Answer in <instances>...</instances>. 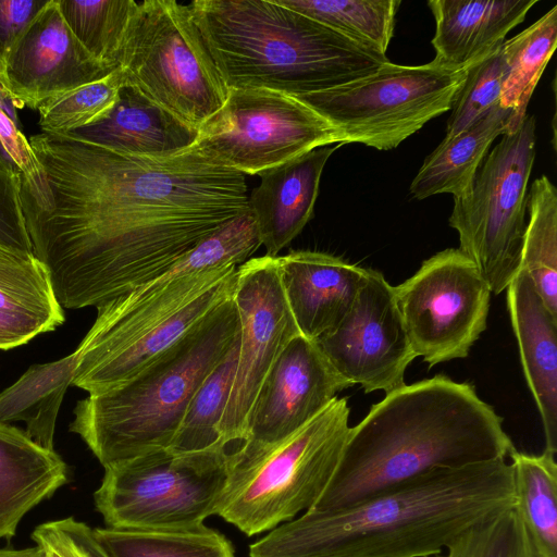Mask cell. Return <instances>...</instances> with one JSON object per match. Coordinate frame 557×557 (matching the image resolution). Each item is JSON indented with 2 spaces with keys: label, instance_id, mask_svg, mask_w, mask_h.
Wrapping results in <instances>:
<instances>
[{
  "label": "cell",
  "instance_id": "cell-39",
  "mask_svg": "<svg viewBox=\"0 0 557 557\" xmlns=\"http://www.w3.org/2000/svg\"><path fill=\"white\" fill-rule=\"evenodd\" d=\"M45 2L0 0V57Z\"/></svg>",
  "mask_w": 557,
  "mask_h": 557
},
{
  "label": "cell",
  "instance_id": "cell-4",
  "mask_svg": "<svg viewBox=\"0 0 557 557\" xmlns=\"http://www.w3.org/2000/svg\"><path fill=\"white\" fill-rule=\"evenodd\" d=\"M188 7L228 89L296 97L359 79L389 61L275 0H195Z\"/></svg>",
  "mask_w": 557,
  "mask_h": 557
},
{
  "label": "cell",
  "instance_id": "cell-35",
  "mask_svg": "<svg viewBox=\"0 0 557 557\" xmlns=\"http://www.w3.org/2000/svg\"><path fill=\"white\" fill-rule=\"evenodd\" d=\"M446 550L445 557H539L516 505L478 521Z\"/></svg>",
  "mask_w": 557,
  "mask_h": 557
},
{
  "label": "cell",
  "instance_id": "cell-16",
  "mask_svg": "<svg viewBox=\"0 0 557 557\" xmlns=\"http://www.w3.org/2000/svg\"><path fill=\"white\" fill-rule=\"evenodd\" d=\"M352 385L330 364L315 341L294 337L267 375L252 408L245 443L233 458L238 472L296 433Z\"/></svg>",
  "mask_w": 557,
  "mask_h": 557
},
{
  "label": "cell",
  "instance_id": "cell-26",
  "mask_svg": "<svg viewBox=\"0 0 557 557\" xmlns=\"http://www.w3.org/2000/svg\"><path fill=\"white\" fill-rule=\"evenodd\" d=\"M76 349L59 360L30 366L0 393V421H24L26 435L40 447L53 449L57 417L72 384Z\"/></svg>",
  "mask_w": 557,
  "mask_h": 557
},
{
  "label": "cell",
  "instance_id": "cell-33",
  "mask_svg": "<svg viewBox=\"0 0 557 557\" xmlns=\"http://www.w3.org/2000/svg\"><path fill=\"white\" fill-rule=\"evenodd\" d=\"M238 341L194 394L170 450L183 454L224 447L218 429L234 382Z\"/></svg>",
  "mask_w": 557,
  "mask_h": 557
},
{
  "label": "cell",
  "instance_id": "cell-20",
  "mask_svg": "<svg viewBox=\"0 0 557 557\" xmlns=\"http://www.w3.org/2000/svg\"><path fill=\"white\" fill-rule=\"evenodd\" d=\"M507 289V306L527 384L545 435V451L557 453V318L528 273L520 269Z\"/></svg>",
  "mask_w": 557,
  "mask_h": 557
},
{
  "label": "cell",
  "instance_id": "cell-22",
  "mask_svg": "<svg viewBox=\"0 0 557 557\" xmlns=\"http://www.w3.org/2000/svg\"><path fill=\"white\" fill-rule=\"evenodd\" d=\"M72 134L131 154L164 157L195 146L199 129L125 82L106 119Z\"/></svg>",
  "mask_w": 557,
  "mask_h": 557
},
{
  "label": "cell",
  "instance_id": "cell-11",
  "mask_svg": "<svg viewBox=\"0 0 557 557\" xmlns=\"http://www.w3.org/2000/svg\"><path fill=\"white\" fill-rule=\"evenodd\" d=\"M466 74L467 69L450 71L432 62L388 61L359 79L295 98L332 124L344 144L391 150L450 110Z\"/></svg>",
  "mask_w": 557,
  "mask_h": 557
},
{
  "label": "cell",
  "instance_id": "cell-31",
  "mask_svg": "<svg viewBox=\"0 0 557 557\" xmlns=\"http://www.w3.org/2000/svg\"><path fill=\"white\" fill-rule=\"evenodd\" d=\"M355 44L385 55L399 0H275Z\"/></svg>",
  "mask_w": 557,
  "mask_h": 557
},
{
  "label": "cell",
  "instance_id": "cell-36",
  "mask_svg": "<svg viewBox=\"0 0 557 557\" xmlns=\"http://www.w3.org/2000/svg\"><path fill=\"white\" fill-rule=\"evenodd\" d=\"M502 45L467 69L466 78L449 110L445 137L460 134L499 106L504 82Z\"/></svg>",
  "mask_w": 557,
  "mask_h": 557
},
{
  "label": "cell",
  "instance_id": "cell-5",
  "mask_svg": "<svg viewBox=\"0 0 557 557\" xmlns=\"http://www.w3.org/2000/svg\"><path fill=\"white\" fill-rule=\"evenodd\" d=\"M238 338L232 295L134 379L79 400L70 431L103 468L169 448L194 394Z\"/></svg>",
  "mask_w": 557,
  "mask_h": 557
},
{
  "label": "cell",
  "instance_id": "cell-30",
  "mask_svg": "<svg viewBox=\"0 0 557 557\" xmlns=\"http://www.w3.org/2000/svg\"><path fill=\"white\" fill-rule=\"evenodd\" d=\"M108 557H234L232 543L201 524L182 530L92 529Z\"/></svg>",
  "mask_w": 557,
  "mask_h": 557
},
{
  "label": "cell",
  "instance_id": "cell-9",
  "mask_svg": "<svg viewBox=\"0 0 557 557\" xmlns=\"http://www.w3.org/2000/svg\"><path fill=\"white\" fill-rule=\"evenodd\" d=\"M119 69L127 84L197 129L228 96L189 7L174 0L138 2Z\"/></svg>",
  "mask_w": 557,
  "mask_h": 557
},
{
  "label": "cell",
  "instance_id": "cell-2",
  "mask_svg": "<svg viewBox=\"0 0 557 557\" xmlns=\"http://www.w3.org/2000/svg\"><path fill=\"white\" fill-rule=\"evenodd\" d=\"M516 505L506 459L437 468L357 505L306 511L249 546V557L438 556L478 521Z\"/></svg>",
  "mask_w": 557,
  "mask_h": 557
},
{
  "label": "cell",
  "instance_id": "cell-43",
  "mask_svg": "<svg viewBox=\"0 0 557 557\" xmlns=\"http://www.w3.org/2000/svg\"><path fill=\"white\" fill-rule=\"evenodd\" d=\"M435 557H440V556H435Z\"/></svg>",
  "mask_w": 557,
  "mask_h": 557
},
{
  "label": "cell",
  "instance_id": "cell-24",
  "mask_svg": "<svg viewBox=\"0 0 557 557\" xmlns=\"http://www.w3.org/2000/svg\"><path fill=\"white\" fill-rule=\"evenodd\" d=\"M67 480V467L54 450L0 421V539L10 541L22 518Z\"/></svg>",
  "mask_w": 557,
  "mask_h": 557
},
{
  "label": "cell",
  "instance_id": "cell-14",
  "mask_svg": "<svg viewBox=\"0 0 557 557\" xmlns=\"http://www.w3.org/2000/svg\"><path fill=\"white\" fill-rule=\"evenodd\" d=\"M233 299L239 318L238 358L218 431L223 446L235 457L245 443L267 375L300 332L285 297L277 257L264 255L239 265Z\"/></svg>",
  "mask_w": 557,
  "mask_h": 557
},
{
  "label": "cell",
  "instance_id": "cell-23",
  "mask_svg": "<svg viewBox=\"0 0 557 557\" xmlns=\"http://www.w3.org/2000/svg\"><path fill=\"white\" fill-rule=\"evenodd\" d=\"M63 322L45 265L34 253L0 245V349L24 345Z\"/></svg>",
  "mask_w": 557,
  "mask_h": 557
},
{
  "label": "cell",
  "instance_id": "cell-40",
  "mask_svg": "<svg viewBox=\"0 0 557 557\" xmlns=\"http://www.w3.org/2000/svg\"><path fill=\"white\" fill-rule=\"evenodd\" d=\"M32 539L41 549L44 557H86L61 520L39 524L33 531Z\"/></svg>",
  "mask_w": 557,
  "mask_h": 557
},
{
  "label": "cell",
  "instance_id": "cell-10",
  "mask_svg": "<svg viewBox=\"0 0 557 557\" xmlns=\"http://www.w3.org/2000/svg\"><path fill=\"white\" fill-rule=\"evenodd\" d=\"M535 139V119L527 115L488 151L469 193L454 198L449 225L459 235V250L495 294L520 271Z\"/></svg>",
  "mask_w": 557,
  "mask_h": 557
},
{
  "label": "cell",
  "instance_id": "cell-7",
  "mask_svg": "<svg viewBox=\"0 0 557 557\" xmlns=\"http://www.w3.org/2000/svg\"><path fill=\"white\" fill-rule=\"evenodd\" d=\"M349 412L347 398L336 397L296 433L231 473L215 515L252 536L310 510L337 468Z\"/></svg>",
  "mask_w": 557,
  "mask_h": 557
},
{
  "label": "cell",
  "instance_id": "cell-18",
  "mask_svg": "<svg viewBox=\"0 0 557 557\" xmlns=\"http://www.w3.org/2000/svg\"><path fill=\"white\" fill-rule=\"evenodd\" d=\"M277 258L296 325L311 341L342 322L368 276V269L325 252L294 250Z\"/></svg>",
  "mask_w": 557,
  "mask_h": 557
},
{
  "label": "cell",
  "instance_id": "cell-42",
  "mask_svg": "<svg viewBox=\"0 0 557 557\" xmlns=\"http://www.w3.org/2000/svg\"><path fill=\"white\" fill-rule=\"evenodd\" d=\"M0 557H44V554L36 545L24 549H0Z\"/></svg>",
  "mask_w": 557,
  "mask_h": 557
},
{
  "label": "cell",
  "instance_id": "cell-19",
  "mask_svg": "<svg viewBox=\"0 0 557 557\" xmlns=\"http://www.w3.org/2000/svg\"><path fill=\"white\" fill-rule=\"evenodd\" d=\"M341 146L315 148L258 174L261 181L248 195V209L265 256L277 257L311 220L323 169Z\"/></svg>",
  "mask_w": 557,
  "mask_h": 557
},
{
  "label": "cell",
  "instance_id": "cell-25",
  "mask_svg": "<svg viewBox=\"0 0 557 557\" xmlns=\"http://www.w3.org/2000/svg\"><path fill=\"white\" fill-rule=\"evenodd\" d=\"M511 111L497 106L454 137H444L424 159L409 191L418 200L450 194L467 195L493 141L508 133Z\"/></svg>",
  "mask_w": 557,
  "mask_h": 557
},
{
  "label": "cell",
  "instance_id": "cell-37",
  "mask_svg": "<svg viewBox=\"0 0 557 557\" xmlns=\"http://www.w3.org/2000/svg\"><path fill=\"white\" fill-rule=\"evenodd\" d=\"M0 245L33 252L23 175L0 156Z\"/></svg>",
  "mask_w": 557,
  "mask_h": 557
},
{
  "label": "cell",
  "instance_id": "cell-41",
  "mask_svg": "<svg viewBox=\"0 0 557 557\" xmlns=\"http://www.w3.org/2000/svg\"><path fill=\"white\" fill-rule=\"evenodd\" d=\"M61 523L86 557H108L94 537L92 529L73 517L61 519Z\"/></svg>",
  "mask_w": 557,
  "mask_h": 557
},
{
  "label": "cell",
  "instance_id": "cell-27",
  "mask_svg": "<svg viewBox=\"0 0 557 557\" xmlns=\"http://www.w3.org/2000/svg\"><path fill=\"white\" fill-rule=\"evenodd\" d=\"M557 46V7L502 45L504 82L499 106L511 111L508 133L527 116L532 94Z\"/></svg>",
  "mask_w": 557,
  "mask_h": 557
},
{
  "label": "cell",
  "instance_id": "cell-34",
  "mask_svg": "<svg viewBox=\"0 0 557 557\" xmlns=\"http://www.w3.org/2000/svg\"><path fill=\"white\" fill-rule=\"evenodd\" d=\"M121 69L107 76L49 99L38 109L44 133L70 134L106 119L114 108L125 84Z\"/></svg>",
  "mask_w": 557,
  "mask_h": 557
},
{
  "label": "cell",
  "instance_id": "cell-13",
  "mask_svg": "<svg viewBox=\"0 0 557 557\" xmlns=\"http://www.w3.org/2000/svg\"><path fill=\"white\" fill-rule=\"evenodd\" d=\"M491 289L459 249L424 260L394 286L396 304L416 357L432 368L465 358L487 325Z\"/></svg>",
  "mask_w": 557,
  "mask_h": 557
},
{
  "label": "cell",
  "instance_id": "cell-38",
  "mask_svg": "<svg viewBox=\"0 0 557 557\" xmlns=\"http://www.w3.org/2000/svg\"><path fill=\"white\" fill-rule=\"evenodd\" d=\"M0 144L23 175L24 187L36 183L40 176V168L28 139L16 127L13 120L0 104Z\"/></svg>",
  "mask_w": 557,
  "mask_h": 557
},
{
  "label": "cell",
  "instance_id": "cell-8",
  "mask_svg": "<svg viewBox=\"0 0 557 557\" xmlns=\"http://www.w3.org/2000/svg\"><path fill=\"white\" fill-rule=\"evenodd\" d=\"M224 447L153 450L104 468L94 498L107 528L182 530L215 515L232 471Z\"/></svg>",
  "mask_w": 557,
  "mask_h": 557
},
{
  "label": "cell",
  "instance_id": "cell-12",
  "mask_svg": "<svg viewBox=\"0 0 557 557\" xmlns=\"http://www.w3.org/2000/svg\"><path fill=\"white\" fill-rule=\"evenodd\" d=\"M333 144L345 145L341 134L297 98L265 88H232L199 128L195 146L230 169L255 175Z\"/></svg>",
  "mask_w": 557,
  "mask_h": 557
},
{
  "label": "cell",
  "instance_id": "cell-6",
  "mask_svg": "<svg viewBox=\"0 0 557 557\" xmlns=\"http://www.w3.org/2000/svg\"><path fill=\"white\" fill-rule=\"evenodd\" d=\"M237 268L185 275L171 268L98 307L72 384L96 395L134 379L233 295Z\"/></svg>",
  "mask_w": 557,
  "mask_h": 557
},
{
  "label": "cell",
  "instance_id": "cell-1",
  "mask_svg": "<svg viewBox=\"0 0 557 557\" xmlns=\"http://www.w3.org/2000/svg\"><path fill=\"white\" fill-rule=\"evenodd\" d=\"M28 141L41 174L24 187L27 228L62 308L129 293L249 211L245 175L196 146L145 157L72 133Z\"/></svg>",
  "mask_w": 557,
  "mask_h": 557
},
{
  "label": "cell",
  "instance_id": "cell-29",
  "mask_svg": "<svg viewBox=\"0 0 557 557\" xmlns=\"http://www.w3.org/2000/svg\"><path fill=\"white\" fill-rule=\"evenodd\" d=\"M527 212L520 269L528 273L548 311L557 318V189L547 176L532 183Z\"/></svg>",
  "mask_w": 557,
  "mask_h": 557
},
{
  "label": "cell",
  "instance_id": "cell-32",
  "mask_svg": "<svg viewBox=\"0 0 557 557\" xmlns=\"http://www.w3.org/2000/svg\"><path fill=\"white\" fill-rule=\"evenodd\" d=\"M73 35L110 70L119 69L123 46L138 2L133 0H58Z\"/></svg>",
  "mask_w": 557,
  "mask_h": 557
},
{
  "label": "cell",
  "instance_id": "cell-28",
  "mask_svg": "<svg viewBox=\"0 0 557 557\" xmlns=\"http://www.w3.org/2000/svg\"><path fill=\"white\" fill-rule=\"evenodd\" d=\"M516 507L539 557H557V463L555 455L515 449L509 455Z\"/></svg>",
  "mask_w": 557,
  "mask_h": 557
},
{
  "label": "cell",
  "instance_id": "cell-21",
  "mask_svg": "<svg viewBox=\"0 0 557 557\" xmlns=\"http://www.w3.org/2000/svg\"><path fill=\"white\" fill-rule=\"evenodd\" d=\"M539 0H431L433 64L466 70L498 48Z\"/></svg>",
  "mask_w": 557,
  "mask_h": 557
},
{
  "label": "cell",
  "instance_id": "cell-17",
  "mask_svg": "<svg viewBox=\"0 0 557 557\" xmlns=\"http://www.w3.org/2000/svg\"><path fill=\"white\" fill-rule=\"evenodd\" d=\"M110 70L81 45L58 0L46 1L0 57V91L14 107L49 99L100 79Z\"/></svg>",
  "mask_w": 557,
  "mask_h": 557
},
{
  "label": "cell",
  "instance_id": "cell-15",
  "mask_svg": "<svg viewBox=\"0 0 557 557\" xmlns=\"http://www.w3.org/2000/svg\"><path fill=\"white\" fill-rule=\"evenodd\" d=\"M317 344L333 369L364 393L385 395L404 385L405 371L416 358L394 295L384 275L368 269V276L342 322Z\"/></svg>",
  "mask_w": 557,
  "mask_h": 557
},
{
  "label": "cell",
  "instance_id": "cell-3",
  "mask_svg": "<svg viewBox=\"0 0 557 557\" xmlns=\"http://www.w3.org/2000/svg\"><path fill=\"white\" fill-rule=\"evenodd\" d=\"M503 418L474 386L438 374L388 393L350 428L337 468L308 511L357 505L437 468L506 459Z\"/></svg>",
  "mask_w": 557,
  "mask_h": 557
}]
</instances>
